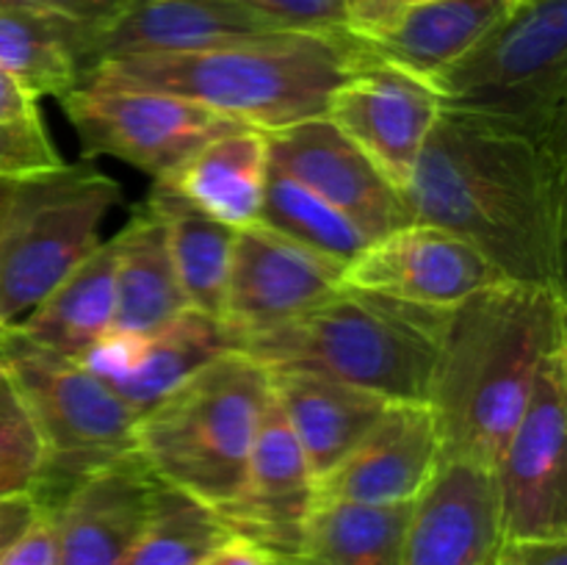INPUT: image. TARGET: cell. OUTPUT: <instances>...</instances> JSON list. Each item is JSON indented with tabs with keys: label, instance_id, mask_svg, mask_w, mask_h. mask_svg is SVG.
I'll use <instances>...</instances> for the list:
<instances>
[{
	"label": "cell",
	"instance_id": "cell-42",
	"mask_svg": "<svg viewBox=\"0 0 567 565\" xmlns=\"http://www.w3.org/2000/svg\"><path fill=\"white\" fill-rule=\"evenodd\" d=\"M9 330H11V327H6L3 321H0V343L6 341V336H9Z\"/></svg>",
	"mask_w": 567,
	"mask_h": 565
},
{
	"label": "cell",
	"instance_id": "cell-11",
	"mask_svg": "<svg viewBox=\"0 0 567 565\" xmlns=\"http://www.w3.org/2000/svg\"><path fill=\"white\" fill-rule=\"evenodd\" d=\"M437 114L441 100L430 83L374 55L336 89L327 109V120L396 192L413 177Z\"/></svg>",
	"mask_w": 567,
	"mask_h": 565
},
{
	"label": "cell",
	"instance_id": "cell-28",
	"mask_svg": "<svg viewBox=\"0 0 567 565\" xmlns=\"http://www.w3.org/2000/svg\"><path fill=\"white\" fill-rule=\"evenodd\" d=\"M410 504L316 502L293 565H399Z\"/></svg>",
	"mask_w": 567,
	"mask_h": 565
},
{
	"label": "cell",
	"instance_id": "cell-33",
	"mask_svg": "<svg viewBox=\"0 0 567 565\" xmlns=\"http://www.w3.org/2000/svg\"><path fill=\"white\" fill-rule=\"evenodd\" d=\"M64 164L42 122L9 125L0 122V177H28Z\"/></svg>",
	"mask_w": 567,
	"mask_h": 565
},
{
	"label": "cell",
	"instance_id": "cell-8",
	"mask_svg": "<svg viewBox=\"0 0 567 565\" xmlns=\"http://www.w3.org/2000/svg\"><path fill=\"white\" fill-rule=\"evenodd\" d=\"M122 188L92 164L17 177L0 214V321L17 327L97 249Z\"/></svg>",
	"mask_w": 567,
	"mask_h": 565
},
{
	"label": "cell",
	"instance_id": "cell-44",
	"mask_svg": "<svg viewBox=\"0 0 567 565\" xmlns=\"http://www.w3.org/2000/svg\"><path fill=\"white\" fill-rule=\"evenodd\" d=\"M515 6H524V3H535V0H513Z\"/></svg>",
	"mask_w": 567,
	"mask_h": 565
},
{
	"label": "cell",
	"instance_id": "cell-47",
	"mask_svg": "<svg viewBox=\"0 0 567 565\" xmlns=\"http://www.w3.org/2000/svg\"><path fill=\"white\" fill-rule=\"evenodd\" d=\"M408 3H413V0H408Z\"/></svg>",
	"mask_w": 567,
	"mask_h": 565
},
{
	"label": "cell",
	"instance_id": "cell-7",
	"mask_svg": "<svg viewBox=\"0 0 567 565\" xmlns=\"http://www.w3.org/2000/svg\"><path fill=\"white\" fill-rule=\"evenodd\" d=\"M9 371L42 443L33 502L42 513L97 469L136 452L138 415L81 360L64 358L9 330L0 343Z\"/></svg>",
	"mask_w": 567,
	"mask_h": 565
},
{
	"label": "cell",
	"instance_id": "cell-19",
	"mask_svg": "<svg viewBox=\"0 0 567 565\" xmlns=\"http://www.w3.org/2000/svg\"><path fill=\"white\" fill-rule=\"evenodd\" d=\"M155 482L136 452L83 476L48 513L55 565H120L147 521Z\"/></svg>",
	"mask_w": 567,
	"mask_h": 565
},
{
	"label": "cell",
	"instance_id": "cell-17",
	"mask_svg": "<svg viewBox=\"0 0 567 565\" xmlns=\"http://www.w3.org/2000/svg\"><path fill=\"white\" fill-rule=\"evenodd\" d=\"M230 349H241V341L227 321L186 308L147 338L105 336L81 363L133 413L144 415L194 371Z\"/></svg>",
	"mask_w": 567,
	"mask_h": 565
},
{
	"label": "cell",
	"instance_id": "cell-2",
	"mask_svg": "<svg viewBox=\"0 0 567 565\" xmlns=\"http://www.w3.org/2000/svg\"><path fill=\"white\" fill-rule=\"evenodd\" d=\"M563 343L565 288L496 280L449 308L426 391L443 458L493 469L537 369Z\"/></svg>",
	"mask_w": 567,
	"mask_h": 565
},
{
	"label": "cell",
	"instance_id": "cell-9",
	"mask_svg": "<svg viewBox=\"0 0 567 565\" xmlns=\"http://www.w3.org/2000/svg\"><path fill=\"white\" fill-rule=\"evenodd\" d=\"M61 103L86 155L125 161L153 181H166L210 138L241 127L192 100L97 78H83Z\"/></svg>",
	"mask_w": 567,
	"mask_h": 565
},
{
	"label": "cell",
	"instance_id": "cell-36",
	"mask_svg": "<svg viewBox=\"0 0 567 565\" xmlns=\"http://www.w3.org/2000/svg\"><path fill=\"white\" fill-rule=\"evenodd\" d=\"M408 0H343L347 28L358 39H374L393 25Z\"/></svg>",
	"mask_w": 567,
	"mask_h": 565
},
{
	"label": "cell",
	"instance_id": "cell-30",
	"mask_svg": "<svg viewBox=\"0 0 567 565\" xmlns=\"http://www.w3.org/2000/svg\"><path fill=\"white\" fill-rule=\"evenodd\" d=\"M258 222L347 266L371 244L352 219L275 164H269L266 175Z\"/></svg>",
	"mask_w": 567,
	"mask_h": 565
},
{
	"label": "cell",
	"instance_id": "cell-31",
	"mask_svg": "<svg viewBox=\"0 0 567 565\" xmlns=\"http://www.w3.org/2000/svg\"><path fill=\"white\" fill-rule=\"evenodd\" d=\"M42 469V443L37 427L11 382L0 369V499L33 493Z\"/></svg>",
	"mask_w": 567,
	"mask_h": 565
},
{
	"label": "cell",
	"instance_id": "cell-22",
	"mask_svg": "<svg viewBox=\"0 0 567 565\" xmlns=\"http://www.w3.org/2000/svg\"><path fill=\"white\" fill-rule=\"evenodd\" d=\"M114 249V321L109 336H153L188 305L177 282L166 225L147 199L116 233Z\"/></svg>",
	"mask_w": 567,
	"mask_h": 565
},
{
	"label": "cell",
	"instance_id": "cell-38",
	"mask_svg": "<svg viewBox=\"0 0 567 565\" xmlns=\"http://www.w3.org/2000/svg\"><path fill=\"white\" fill-rule=\"evenodd\" d=\"M0 122H9V125H33V122H42L37 97H31L3 66H0Z\"/></svg>",
	"mask_w": 567,
	"mask_h": 565
},
{
	"label": "cell",
	"instance_id": "cell-39",
	"mask_svg": "<svg viewBox=\"0 0 567 565\" xmlns=\"http://www.w3.org/2000/svg\"><path fill=\"white\" fill-rule=\"evenodd\" d=\"M39 515L37 502H33L31 493L25 496H9L0 499V554L33 524V518Z\"/></svg>",
	"mask_w": 567,
	"mask_h": 565
},
{
	"label": "cell",
	"instance_id": "cell-10",
	"mask_svg": "<svg viewBox=\"0 0 567 565\" xmlns=\"http://www.w3.org/2000/svg\"><path fill=\"white\" fill-rule=\"evenodd\" d=\"M567 343L537 369L532 397L493 463L502 541H567Z\"/></svg>",
	"mask_w": 567,
	"mask_h": 565
},
{
	"label": "cell",
	"instance_id": "cell-35",
	"mask_svg": "<svg viewBox=\"0 0 567 565\" xmlns=\"http://www.w3.org/2000/svg\"><path fill=\"white\" fill-rule=\"evenodd\" d=\"M0 565H55V541L48 513L39 510L33 524L0 554Z\"/></svg>",
	"mask_w": 567,
	"mask_h": 565
},
{
	"label": "cell",
	"instance_id": "cell-26",
	"mask_svg": "<svg viewBox=\"0 0 567 565\" xmlns=\"http://www.w3.org/2000/svg\"><path fill=\"white\" fill-rule=\"evenodd\" d=\"M114 238L100 242L97 249L11 330L50 352L83 360L89 349L109 336L114 321Z\"/></svg>",
	"mask_w": 567,
	"mask_h": 565
},
{
	"label": "cell",
	"instance_id": "cell-16",
	"mask_svg": "<svg viewBox=\"0 0 567 565\" xmlns=\"http://www.w3.org/2000/svg\"><path fill=\"white\" fill-rule=\"evenodd\" d=\"M313 504V471L280 404L269 397L249 454L241 493L236 502L221 510V521L233 535L258 543L275 557L291 559Z\"/></svg>",
	"mask_w": 567,
	"mask_h": 565
},
{
	"label": "cell",
	"instance_id": "cell-41",
	"mask_svg": "<svg viewBox=\"0 0 567 565\" xmlns=\"http://www.w3.org/2000/svg\"><path fill=\"white\" fill-rule=\"evenodd\" d=\"M14 181L17 177H0V214H3V205H6V199H9Z\"/></svg>",
	"mask_w": 567,
	"mask_h": 565
},
{
	"label": "cell",
	"instance_id": "cell-18",
	"mask_svg": "<svg viewBox=\"0 0 567 565\" xmlns=\"http://www.w3.org/2000/svg\"><path fill=\"white\" fill-rule=\"evenodd\" d=\"M502 543L493 474L443 458L410 504L399 565H485Z\"/></svg>",
	"mask_w": 567,
	"mask_h": 565
},
{
	"label": "cell",
	"instance_id": "cell-15",
	"mask_svg": "<svg viewBox=\"0 0 567 565\" xmlns=\"http://www.w3.org/2000/svg\"><path fill=\"white\" fill-rule=\"evenodd\" d=\"M443 460L426 402H391L347 458L316 480V502L413 504Z\"/></svg>",
	"mask_w": 567,
	"mask_h": 565
},
{
	"label": "cell",
	"instance_id": "cell-29",
	"mask_svg": "<svg viewBox=\"0 0 567 565\" xmlns=\"http://www.w3.org/2000/svg\"><path fill=\"white\" fill-rule=\"evenodd\" d=\"M230 535L214 507L158 480L147 521L120 565H203Z\"/></svg>",
	"mask_w": 567,
	"mask_h": 565
},
{
	"label": "cell",
	"instance_id": "cell-23",
	"mask_svg": "<svg viewBox=\"0 0 567 565\" xmlns=\"http://www.w3.org/2000/svg\"><path fill=\"white\" fill-rule=\"evenodd\" d=\"M513 9V0H413L388 31L360 42L374 59L430 81L463 59Z\"/></svg>",
	"mask_w": 567,
	"mask_h": 565
},
{
	"label": "cell",
	"instance_id": "cell-45",
	"mask_svg": "<svg viewBox=\"0 0 567 565\" xmlns=\"http://www.w3.org/2000/svg\"><path fill=\"white\" fill-rule=\"evenodd\" d=\"M280 565H293V563H291V559H280Z\"/></svg>",
	"mask_w": 567,
	"mask_h": 565
},
{
	"label": "cell",
	"instance_id": "cell-21",
	"mask_svg": "<svg viewBox=\"0 0 567 565\" xmlns=\"http://www.w3.org/2000/svg\"><path fill=\"white\" fill-rule=\"evenodd\" d=\"M271 397L291 424L313 476H324L371 430L388 399L302 369H266Z\"/></svg>",
	"mask_w": 567,
	"mask_h": 565
},
{
	"label": "cell",
	"instance_id": "cell-25",
	"mask_svg": "<svg viewBox=\"0 0 567 565\" xmlns=\"http://www.w3.org/2000/svg\"><path fill=\"white\" fill-rule=\"evenodd\" d=\"M97 28L39 9H0V66L31 97L75 92L92 66Z\"/></svg>",
	"mask_w": 567,
	"mask_h": 565
},
{
	"label": "cell",
	"instance_id": "cell-3",
	"mask_svg": "<svg viewBox=\"0 0 567 565\" xmlns=\"http://www.w3.org/2000/svg\"><path fill=\"white\" fill-rule=\"evenodd\" d=\"M352 33H266L194 53L100 61L83 78L175 94L238 125L277 133L327 116L330 100L369 61Z\"/></svg>",
	"mask_w": 567,
	"mask_h": 565
},
{
	"label": "cell",
	"instance_id": "cell-5",
	"mask_svg": "<svg viewBox=\"0 0 567 565\" xmlns=\"http://www.w3.org/2000/svg\"><path fill=\"white\" fill-rule=\"evenodd\" d=\"M269 397L266 366L230 349L138 415L136 454L155 480L221 513L241 493Z\"/></svg>",
	"mask_w": 567,
	"mask_h": 565
},
{
	"label": "cell",
	"instance_id": "cell-32",
	"mask_svg": "<svg viewBox=\"0 0 567 565\" xmlns=\"http://www.w3.org/2000/svg\"><path fill=\"white\" fill-rule=\"evenodd\" d=\"M280 31L349 33L343 0H233Z\"/></svg>",
	"mask_w": 567,
	"mask_h": 565
},
{
	"label": "cell",
	"instance_id": "cell-46",
	"mask_svg": "<svg viewBox=\"0 0 567 565\" xmlns=\"http://www.w3.org/2000/svg\"><path fill=\"white\" fill-rule=\"evenodd\" d=\"M0 369H3V358H0Z\"/></svg>",
	"mask_w": 567,
	"mask_h": 565
},
{
	"label": "cell",
	"instance_id": "cell-4",
	"mask_svg": "<svg viewBox=\"0 0 567 565\" xmlns=\"http://www.w3.org/2000/svg\"><path fill=\"white\" fill-rule=\"evenodd\" d=\"M446 310L396 302L343 282L316 308L241 341L266 369H302L388 402H426Z\"/></svg>",
	"mask_w": 567,
	"mask_h": 565
},
{
	"label": "cell",
	"instance_id": "cell-43",
	"mask_svg": "<svg viewBox=\"0 0 567 565\" xmlns=\"http://www.w3.org/2000/svg\"><path fill=\"white\" fill-rule=\"evenodd\" d=\"M485 565H502V563H498V557H496V554H493V557L491 559H487V563Z\"/></svg>",
	"mask_w": 567,
	"mask_h": 565
},
{
	"label": "cell",
	"instance_id": "cell-14",
	"mask_svg": "<svg viewBox=\"0 0 567 565\" xmlns=\"http://www.w3.org/2000/svg\"><path fill=\"white\" fill-rule=\"evenodd\" d=\"M269 164L280 166L341 210L369 242L410 225L402 192L327 116L266 133Z\"/></svg>",
	"mask_w": 567,
	"mask_h": 565
},
{
	"label": "cell",
	"instance_id": "cell-24",
	"mask_svg": "<svg viewBox=\"0 0 567 565\" xmlns=\"http://www.w3.org/2000/svg\"><path fill=\"white\" fill-rule=\"evenodd\" d=\"M269 175L266 133L233 127L199 147L166 183L214 219L241 230L258 222Z\"/></svg>",
	"mask_w": 567,
	"mask_h": 565
},
{
	"label": "cell",
	"instance_id": "cell-40",
	"mask_svg": "<svg viewBox=\"0 0 567 565\" xmlns=\"http://www.w3.org/2000/svg\"><path fill=\"white\" fill-rule=\"evenodd\" d=\"M203 565H280V557L266 552L258 543L247 541V537L230 535L219 548L203 559Z\"/></svg>",
	"mask_w": 567,
	"mask_h": 565
},
{
	"label": "cell",
	"instance_id": "cell-27",
	"mask_svg": "<svg viewBox=\"0 0 567 565\" xmlns=\"http://www.w3.org/2000/svg\"><path fill=\"white\" fill-rule=\"evenodd\" d=\"M147 203L158 210L166 225L172 260L186 305L199 314L221 319L236 230L199 210L166 183L155 181Z\"/></svg>",
	"mask_w": 567,
	"mask_h": 565
},
{
	"label": "cell",
	"instance_id": "cell-12",
	"mask_svg": "<svg viewBox=\"0 0 567 565\" xmlns=\"http://www.w3.org/2000/svg\"><path fill=\"white\" fill-rule=\"evenodd\" d=\"M343 275L347 264L255 222L233 238L221 321L244 341L324 302L343 286Z\"/></svg>",
	"mask_w": 567,
	"mask_h": 565
},
{
	"label": "cell",
	"instance_id": "cell-6",
	"mask_svg": "<svg viewBox=\"0 0 567 565\" xmlns=\"http://www.w3.org/2000/svg\"><path fill=\"white\" fill-rule=\"evenodd\" d=\"M426 83L441 109L565 147L567 0L515 6L463 59Z\"/></svg>",
	"mask_w": 567,
	"mask_h": 565
},
{
	"label": "cell",
	"instance_id": "cell-13",
	"mask_svg": "<svg viewBox=\"0 0 567 565\" xmlns=\"http://www.w3.org/2000/svg\"><path fill=\"white\" fill-rule=\"evenodd\" d=\"M504 280L465 238L435 225H410L371 242L347 266L343 282L396 302L449 310Z\"/></svg>",
	"mask_w": 567,
	"mask_h": 565
},
{
	"label": "cell",
	"instance_id": "cell-37",
	"mask_svg": "<svg viewBox=\"0 0 567 565\" xmlns=\"http://www.w3.org/2000/svg\"><path fill=\"white\" fill-rule=\"evenodd\" d=\"M496 557L502 565H567V541H502Z\"/></svg>",
	"mask_w": 567,
	"mask_h": 565
},
{
	"label": "cell",
	"instance_id": "cell-1",
	"mask_svg": "<svg viewBox=\"0 0 567 565\" xmlns=\"http://www.w3.org/2000/svg\"><path fill=\"white\" fill-rule=\"evenodd\" d=\"M402 199L504 280L565 288V147L441 109Z\"/></svg>",
	"mask_w": 567,
	"mask_h": 565
},
{
	"label": "cell",
	"instance_id": "cell-34",
	"mask_svg": "<svg viewBox=\"0 0 567 565\" xmlns=\"http://www.w3.org/2000/svg\"><path fill=\"white\" fill-rule=\"evenodd\" d=\"M131 0H0V9H39L72 17L92 28H105Z\"/></svg>",
	"mask_w": 567,
	"mask_h": 565
},
{
	"label": "cell",
	"instance_id": "cell-20",
	"mask_svg": "<svg viewBox=\"0 0 567 565\" xmlns=\"http://www.w3.org/2000/svg\"><path fill=\"white\" fill-rule=\"evenodd\" d=\"M266 33L280 28L233 0H131L94 37L92 66L127 55L194 53Z\"/></svg>",
	"mask_w": 567,
	"mask_h": 565
}]
</instances>
